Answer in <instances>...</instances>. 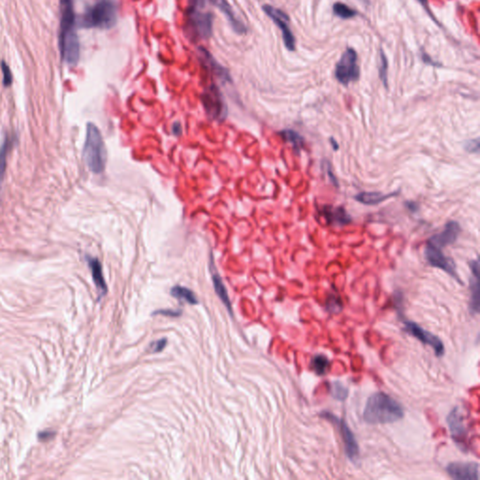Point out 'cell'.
<instances>
[{"label": "cell", "mask_w": 480, "mask_h": 480, "mask_svg": "<svg viewBox=\"0 0 480 480\" xmlns=\"http://www.w3.org/2000/svg\"><path fill=\"white\" fill-rule=\"evenodd\" d=\"M388 67H389L388 59H387V57H386L383 50L381 49V51H380V63H379V76H380V79L382 81L383 86L386 87H388V69H389Z\"/></svg>", "instance_id": "obj_27"}, {"label": "cell", "mask_w": 480, "mask_h": 480, "mask_svg": "<svg viewBox=\"0 0 480 480\" xmlns=\"http://www.w3.org/2000/svg\"><path fill=\"white\" fill-rule=\"evenodd\" d=\"M83 157L86 166L92 173H103L107 161V151L102 133L99 128L93 123H88L86 126Z\"/></svg>", "instance_id": "obj_2"}, {"label": "cell", "mask_w": 480, "mask_h": 480, "mask_svg": "<svg viewBox=\"0 0 480 480\" xmlns=\"http://www.w3.org/2000/svg\"><path fill=\"white\" fill-rule=\"evenodd\" d=\"M333 12L335 13V15H337L338 17L342 18V19H350L356 15L355 11L341 2H337L334 4Z\"/></svg>", "instance_id": "obj_25"}, {"label": "cell", "mask_w": 480, "mask_h": 480, "mask_svg": "<svg viewBox=\"0 0 480 480\" xmlns=\"http://www.w3.org/2000/svg\"><path fill=\"white\" fill-rule=\"evenodd\" d=\"M399 191H394L392 194H388L385 195L383 193H378V191H372V193H360L358 195L354 196V200L359 202L363 205L366 206H375L383 201H387L391 197H395L398 195Z\"/></svg>", "instance_id": "obj_20"}, {"label": "cell", "mask_w": 480, "mask_h": 480, "mask_svg": "<svg viewBox=\"0 0 480 480\" xmlns=\"http://www.w3.org/2000/svg\"><path fill=\"white\" fill-rule=\"evenodd\" d=\"M188 25L193 34L200 39H208L212 36L213 17L211 13H206L191 7L188 13Z\"/></svg>", "instance_id": "obj_8"}, {"label": "cell", "mask_w": 480, "mask_h": 480, "mask_svg": "<svg viewBox=\"0 0 480 480\" xmlns=\"http://www.w3.org/2000/svg\"><path fill=\"white\" fill-rule=\"evenodd\" d=\"M404 330L413 337L417 339L419 342L429 345L435 351V354L440 357L445 354V345L441 341L439 337H437L431 332L424 329L422 326H418L417 323L413 321H404L403 322Z\"/></svg>", "instance_id": "obj_9"}, {"label": "cell", "mask_w": 480, "mask_h": 480, "mask_svg": "<svg viewBox=\"0 0 480 480\" xmlns=\"http://www.w3.org/2000/svg\"><path fill=\"white\" fill-rule=\"evenodd\" d=\"M280 137L282 138L286 143H290L293 149L296 153H299L305 146L304 137L298 132L294 130H282L279 132Z\"/></svg>", "instance_id": "obj_21"}, {"label": "cell", "mask_w": 480, "mask_h": 480, "mask_svg": "<svg viewBox=\"0 0 480 480\" xmlns=\"http://www.w3.org/2000/svg\"><path fill=\"white\" fill-rule=\"evenodd\" d=\"M156 314H160V315H166V316H174V317H177V316H180L181 315V311L179 310H174V309H166V310H160V311H157Z\"/></svg>", "instance_id": "obj_32"}, {"label": "cell", "mask_w": 480, "mask_h": 480, "mask_svg": "<svg viewBox=\"0 0 480 480\" xmlns=\"http://www.w3.org/2000/svg\"><path fill=\"white\" fill-rule=\"evenodd\" d=\"M417 1H418V2H419V3H420V4H421V5H422V6H423L424 8L426 9V10H427V11H429V7H428V0H417Z\"/></svg>", "instance_id": "obj_36"}, {"label": "cell", "mask_w": 480, "mask_h": 480, "mask_svg": "<svg viewBox=\"0 0 480 480\" xmlns=\"http://www.w3.org/2000/svg\"><path fill=\"white\" fill-rule=\"evenodd\" d=\"M425 258L429 266L444 270L446 273L451 276L453 279L457 280L458 282L463 284V281L458 274L454 261L441 252V249L427 243V246L425 248Z\"/></svg>", "instance_id": "obj_7"}, {"label": "cell", "mask_w": 480, "mask_h": 480, "mask_svg": "<svg viewBox=\"0 0 480 480\" xmlns=\"http://www.w3.org/2000/svg\"><path fill=\"white\" fill-rule=\"evenodd\" d=\"M201 59L204 61L206 68L211 70L214 75L217 76L220 80L223 82H231V76L229 75V71L225 68H223L222 65L218 63L217 61L210 56V54L206 51L204 48H200Z\"/></svg>", "instance_id": "obj_18"}, {"label": "cell", "mask_w": 480, "mask_h": 480, "mask_svg": "<svg viewBox=\"0 0 480 480\" xmlns=\"http://www.w3.org/2000/svg\"><path fill=\"white\" fill-rule=\"evenodd\" d=\"M320 416L339 427L347 457L352 463H357L359 460V446L348 424L328 412H323Z\"/></svg>", "instance_id": "obj_5"}, {"label": "cell", "mask_w": 480, "mask_h": 480, "mask_svg": "<svg viewBox=\"0 0 480 480\" xmlns=\"http://www.w3.org/2000/svg\"><path fill=\"white\" fill-rule=\"evenodd\" d=\"M209 270H210V273H211L212 281H213L214 289H215V291H216L218 297H220V299L223 301V303L225 305V307L227 308L228 311H230V314L233 315L232 305H231V302H230L228 293H227L226 287L224 285V283H223L221 276L218 273L217 269H216V267H215V263H214V258H213L212 253H210V259H209Z\"/></svg>", "instance_id": "obj_17"}, {"label": "cell", "mask_w": 480, "mask_h": 480, "mask_svg": "<svg viewBox=\"0 0 480 480\" xmlns=\"http://www.w3.org/2000/svg\"><path fill=\"white\" fill-rule=\"evenodd\" d=\"M13 143H14L13 138L6 136L0 146V189H1V185L5 177V173H6L7 160H8L9 152L12 149Z\"/></svg>", "instance_id": "obj_22"}, {"label": "cell", "mask_w": 480, "mask_h": 480, "mask_svg": "<svg viewBox=\"0 0 480 480\" xmlns=\"http://www.w3.org/2000/svg\"><path fill=\"white\" fill-rule=\"evenodd\" d=\"M331 396L338 400H346L348 396V389L340 382H333L330 386Z\"/></svg>", "instance_id": "obj_26"}, {"label": "cell", "mask_w": 480, "mask_h": 480, "mask_svg": "<svg viewBox=\"0 0 480 480\" xmlns=\"http://www.w3.org/2000/svg\"><path fill=\"white\" fill-rule=\"evenodd\" d=\"M406 206L411 212H417L418 210V206L415 202H407Z\"/></svg>", "instance_id": "obj_35"}, {"label": "cell", "mask_w": 480, "mask_h": 480, "mask_svg": "<svg viewBox=\"0 0 480 480\" xmlns=\"http://www.w3.org/2000/svg\"><path fill=\"white\" fill-rule=\"evenodd\" d=\"M446 472L453 479H479V465L477 463H452L447 465Z\"/></svg>", "instance_id": "obj_12"}, {"label": "cell", "mask_w": 480, "mask_h": 480, "mask_svg": "<svg viewBox=\"0 0 480 480\" xmlns=\"http://www.w3.org/2000/svg\"><path fill=\"white\" fill-rule=\"evenodd\" d=\"M330 366V362L326 355L316 354L310 362V367L317 375H325Z\"/></svg>", "instance_id": "obj_24"}, {"label": "cell", "mask_w": 480, "mask_h": 480, "mask_svg": "<svg viewBox=\"0 0 480 480\" xmlns=\"http://www.w3.org/2000/svg\"><path fill=\"white\" fill-rule=\"evenodd\" d=\"M460 233H461L460 224L457 222L451 221L446 223L445 228L439 234L433 235L428 240V243L436 248L442 249V248H445L455 243Z\"/></svg>", "instance_id": "obj_13"}, {"label": "cell", "mask_w": 480, "mask_h": 480, "mask_svg": "<svg viewBox=\"0 0 480 480\" xmlns=\"http://www.w3.org/2000/svg\"><path fill=\"white\" fill-rule=\"evenodd\" d=\"M470 269L472 277L470 279V299L469 310L472 315H477L480 309L479 292V259L470 262Z\"/></svg>", "instance_id": "obj_11"}, {"label": "cell", "mask_w": 480, "mask_h": 480, "mask_svg": "<svg viewBox=\"0 0 480 480\" xmlns=\"http://www.w3.org/2000/svg\"><path fill=\"white\" fill-rule=\"evenodd\" d=\"M172 132L175 135H180L182 133V127L177 122L172 127Z\"/></svg>", "instance_id": "obj_34"}, {"label": "cell", "mask_w": 480, "mask_h": 480, "mask_svg": "<svg viewBox=\"0 0 480 480\" xmlns=\"http://www.w3.org/2000/svg\"><path fill=\"white\" fill-rule=\"evenodd\" d=\"M446 422L448 425V429H449L453 440L461 446V445L464 444L463 442L465 441L466 428L463 421V415L458 407H455L448 414V416L446 417Z\"/></svg>", "instance_id": "obj_15"}, {"label": "cell", "mask_w": 480, "mask_h": 480, "mask_svg": "<svg viewBox=\"0 0 480 480\" xmlns=\"http://www.w3.org/2000/svg\"><path fill=\"white\" fill-rule=\"evenodd\" d=\"M335 76L343 86H348L350 83L356 82L359 79L360 69L357 64V55L353 48H348L343 53L336 65Z\"/></svg>", "instance_id": "obj_4"}, {"label": "cell", "mask_w": 480, "mask_h": 480, "mask_svg": "<svg viewBox=\"0 0 480 480\" xmlns=\"http://www.w3.org/2000/svg\"><path fill=\"white\" fill-rule=\"evenodd\" d=\"M319 214L332 226H344L352 223V217L343 206H323Z\"/></svg>", "instance_id": "obj_14"}, {"label": "cell", "mask_w": 480, "mask_h": 480, "mask_svg": "<svg viewBox=\"0 0 480 480\" xmlns=\"http://www.w3.org/2000/svg\"><path fill=\"white\" fill-rule=\"evenodd\" d=\"M329 141H330V143H331L332 146H333V149H334V150H338V149H339V145H338L337 142L334 140V138H330Z\"/></svg>", "instance_id": "obj_37"}, {"label": "cell", "mask_w": 480, "mask_h": 480, "mask_svg": "<svg viewBox=\"0 0 480 480\" xmlns=\"http://www.w3.org/2000/svg\"><path fill=\"white\" fill-rule=\"evenodd\" d=\"M171 295L177 299L185 301L187 303L191 304V305L198 304V299L195 296V293L183 286H174L172 288Z\"/></svg>", "instance_id": "obj_23"}, {"label": "cell", "mask_w": 480, "mask_h": 480, "mask_svg": "<svg viewBox=\"0 0 480 480\" xmlns=\"http://www.w3.org/2000/svg\"><path fill=\"white\" fill-rule=\"evenodd\" d=\"M206 114L211 119L223 121L227 115V106L223 95L215 86H211L201 97Z\"/></svg>", "instance_id": "obj_6"}, {"label": "cell", "mask_w": 480, "mask_h": 480, "mask_svg": "<svg viewBox=\"0 0 480 480\" xmlns=\"http://www.w3.org/2000/svg\"><path fill=\"white\" fill-rule=\"evenodd\" d=\"M464 149L469 153H478L479 152V139L469 140L464 143Z\"/></svg>", "instance_id": "obj_30"}, {"label": "cell", "mask_w": 480, "mask_h": 480, "mask_svg": "<svg viewBox=\"0 0 480 480\" xmlns=\"http://www.w3.org/2000/svg\"><path fill=\"white\" fill-rule=\"evenodd\" d=\"M87 263L89 266V269L91 270L92 278L94 280V283L97 287L100 296L103 297L107 293V285L103 277L102 263L97 258L89 257V256H87Z\"/></svg>", "instance_id": "obj_19"}, {"label": "cell", "mask_w": 480, "mask_h": 480, "mask_svg": "<svg viewBox=\"0 0 480 480\" xmlns=\"http://www.w3.org/2000/svg\"><path fill=\"white\" fill-rule=\"evenodd\" d=\"M326 308L332 314H336L338 311H340V309H342L341 300L336 296H330L329 298L327 299Z\"/></svg>", "instance_id": "obj_28"}, {"label": "cell", "mask_w": 480, "mask_h": 480, "mask_svg": "<svg viewBox=\"0 0 480 480\" xmlns=\"http://www.w3.org/2000/svg\"><path fill=\"white\" fill-rule=\"evenodd\" d=\"M263 11L280 28L281 33H282V39H283V42H284L286 48L289 51H295V49H296V40H295L294 34L292 33L291 29L288 26L289 17L287 16V14H285L284 12L280 11L279 9H276L274 7L270 6L268 4L263 5Z\"/></svg>", "instance_id": "obj_10"}, {"label": "cell", "mask_w": 480, "mask_h": 480, "mask_svg": "<svg viewBox=\"0 0 480 480\" xmlns=\"http://www.w3.org/2000/svg\"><path fill=\"white\" fill-rule=\"evenodd\" d=\"M166 343H167L166 339H161V340H159L155 343H151V345H150L151 351L154 352V353L161 352L163 349L165 348Z\"/></svg>", "instance_id": "obj_31"}, {"label": "cell", "mask_w": 480, "mask_h": 480, "mask_svg": "<svg viewBox=\"0 0 480 480\" xmlns=\"http://www.w3.org/2000/svg\"><path fill=\"white\" fill-rule=\"evenodd\" d=\"M213 5L217 7L218 9L223 12L227 18L231 28L233 29L236 34H246L247 29L245 25L240 21L237 16L235 15L233 8L228 3L227 0H209Z\"/></svg>", "instance_id": "obj_16"}, {"label": "cell", "mask_w": 480, "mask_h": 480, "mask_svg": "<svg viewBox=\"0 0 480 480\" xmlns=\"http://www.w3.org/2000/svg\"><path fill=\"white\" fill-rule=\"evenodd\" d=\"M403 416L404 411L400 403L383 392L372 394L367 400L363 412L364 420L372 425L397 422Z\"/></svg>", "instance_id": "obj_1"}, {"label": "cell", "mask_w": 480, "mask_h": 480, "mask_svg": "<svg viewBox=\"0 0 480 480\" xmlns=\"http://www.w3.org/2000/svg\"><path fill=\"white\" fill-rule=\"evenodd\" d=\"M1 69L3 73V85L5 86H11L12 83V71L5 61L1 62Z\"/></svg>", "instance_id": "obj_29"}, {"label": "cell", "mask_w": 480, "mask_h": 480, "mask_svg": "<svg viewBox=\"0 0 480 480\" xmlns=\"http://www.w3.org/2000/svg\"><path fill=\"white\" fill-rule=\"evenodd\" d=\"M117 21V5L115 0H98L89 7L81 19V28L110 29Z\"/></svg>", "instance_id": "obj_3"}, {"label": "cell", "mask_w": 480, "mask_h": 480, "mask_svg": "<svg viewBox=\"0 0 480 480\" xmlns=\"http://www.w3.org/2000/svg\"><path fill=\"white\" fill-rule=\"evenodd\" d=\"M326 167H327V168H326L327 175H328V177H329V178H330V180H331L332 183L334 184L335 186H338V184L339 183H338L337 178L334 177V175H333V173H332L331 169H330V166H329V163H328V162H326Z\"/></svg>", "instance_id": "obj_33"}]
</instances>
